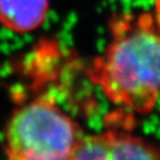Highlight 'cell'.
Here are the masks:
<instances>
[{
    "label": "cell",
    "mask_w": 160,
    "mask_h": 160,
    "mask_svg": "<svg viewBox=\"0 0 160 160\" xmlns=\"http://www.w3.org/2000/svg\"><path fill=\"white\" fill-rule=\"evenodd\" d=\"M48 0H0V23L16 32L39 27L47 17Z\"/></svg>",
    "instance_id": "cell-4"
},
{
    "label": "cell",
    "mask_w": 160,
    "mask_h": 160,
    "mask_svg": "<svg viewBox=\"0 0 160 160\" xmlns=\"http://www.w3.org/2000/svg\"><path fill=\"white\" fill-rule=\"evenodd\" d=\"M72 159H160V147L129 133L109 130L82 136Z\"/></svg>",
    "instance_id": "cell-3"
},
{
    "label": "cell",
    "mask_w": 160,
    "mask_h": 160,
    "mask_svg": "<svg viewBox=\"0 0 160 160\" xmlns=\"http://www.w3.org/2000/svg\"><path fill=\"white\" fill-rule=\"evenodd\" d=\"M78 123L51 98H38L12 113L3 149L12 160L72 159L82 138Z\"/></svg>",
    "instance_id": "cell-2"
},
{
    "label": "cell",
    "mask_w": 160,
    "mask_h": 160,
    "mask_svg": "<svg viewBox=\"0 0 160 160\" xmlns=\"http://www.w3.org/2000/svg\"><path fill=\"white\" fill-rule=\"evenodd\" d=\"M111 40L89 68V78L115 105L149 113L160 96V20L122 15L110 22Z\"/></svg>",
    "instance_id": "cell-1"
}]
</instances>
